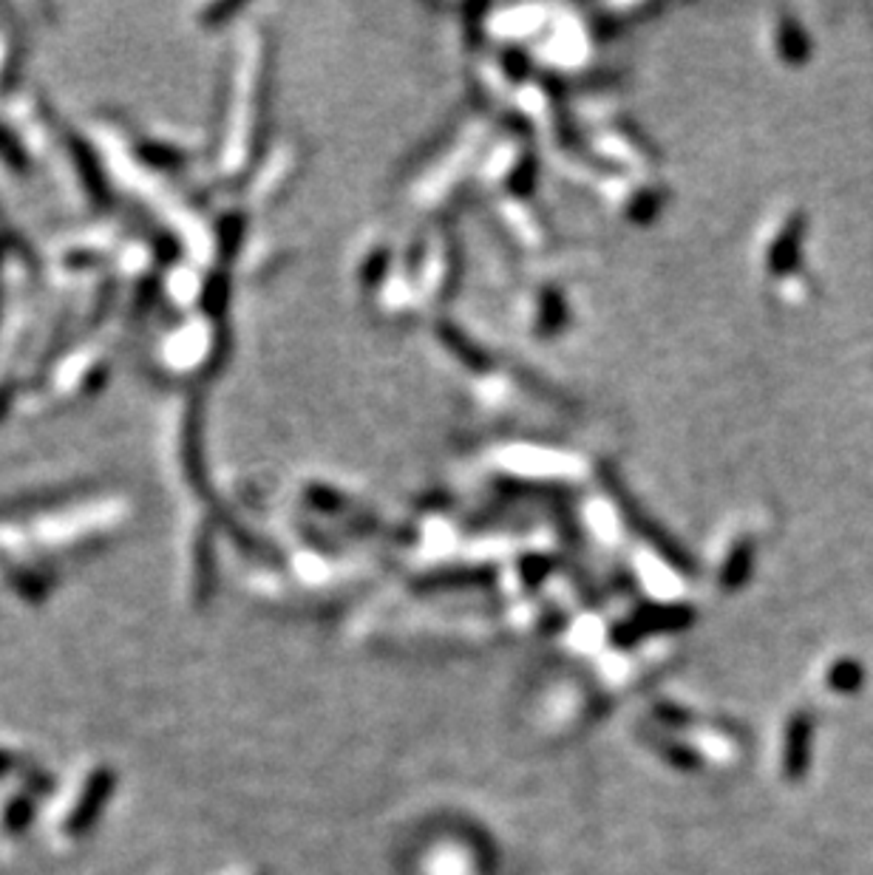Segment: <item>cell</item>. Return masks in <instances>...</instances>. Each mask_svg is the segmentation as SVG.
Segmentation results:
<instances>
[{
	"mask_svg": "<svg viewBox=\"0 0 873 875\" xmlns=\"http://www.w3.org/2000/svg\"><path fill=\"white\" fill-rule=\"evenodd\" d=\"M809 739H811V720L806 714H797V717L788 723L786 732V757H783V765H786L788 776L806 774V765H809Z\"/></svg>",
	"mask_w": 873,
	"mask_h": 875,
	"instance_id": "obj_1",
	"label": "cell"
}]
</instances>
